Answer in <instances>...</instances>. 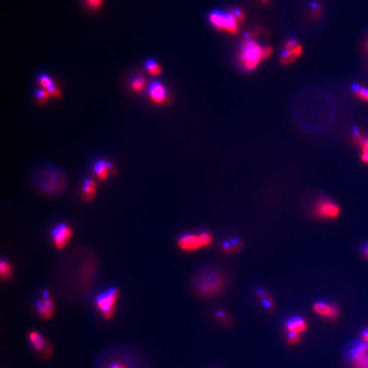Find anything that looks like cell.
<instances>
[{"mask_svg": "<svg viewBox=\"0 0 368 368\" xmlns=\"http://www.w3.org/2000/svg\"><path fill=\"white\" fill-rule=\"evenodd\" d=\"M263 49L253 39H247L244 41L240 52V63L244 69L252 71L255 69L263 58Z\"/></svg>", "mask_w": 368, "mask_h": 368, "instance_id": "obj_3", "label": "cell"}, {"mask_svg": "<svg viewBox=\"0 0 368 368\" xmlns=\"http://www.w3.org/2000/svg\"><path fill=\"white\" fill-rule=\"evenodd\" d=\"M315 213L322 219H336L340 215V207L330 199H321L315 204Z\"/></svg>", "mask_w": 368, "mask_h": 368, "instance_id": "obj_7", "label": "cell"}, {"mask_svg": "<svg viewBox=\"0 0 368 368\" xmlns=\"http://www.w3.org/2000/svg\"><path fill=\"white\" fill-rule=\"evenodd\" d=\"M363 255L365 256L366 258L368 259V243L365 244L363 247Z\"/></svg>", "mask_w": 368, "mask_h": 368, "instance_id": "obj_33", "label": "cell"}, {"mask_svg": "<svg viewBox=\"0 0 368 368\" xmlns=\"http://www.w3.org/2000/svg\"><path fill=\"white\" fill-rule=\"evenodd\" d=\"M73 236V230L68 224L60 223L51 231V238L54 246L57 249L62 250L69 244Z\"/></svg>", "mask_w": 368, "mask_h": 368, "instance_id": "obj_8", "label": "cell"}, {"mask_svg": "<svg viewBox=\"0 0 368 368\" xmlns=\"http://www.w3.org/2000/svg\"><path fill=\"white\" fill-rule=\"evenodd\" d=\"M87 4L92 9H98L101 7L102 0H87Z\"/></svg>", "mask_w": 368, "mask_h": 368, "instance_id": "obj_29", "label": "cell"}, {"mask_svg": "<svg viewBox=\"0 0 368 368\" xmlns=\"http://www.w3.org/2000/svg\"><path fill=\"white\" fill-rule=\"evenodd\" d=\"M39 81L42 87L45 91L50 92L51 95H56V96H60L61 95L60 90L56 87V85L54 84L53 81L48 75H44V74L39 75Z\"/></svg>", "mask_w": 368, "mask_h": 368, "instance_id": "obj_17", "label": "cell"}, {"mask_svg": "<svg viewBox=\"0 0 368 368\" xmlns=\"http://www.w3.org/2000/svg\"><path fill=\"white\" fill-rule=\"evenodd\" d=\"M362 338H363V341L367 342L368 344V328L363 331Z\"/></svg>", "mask_w": 368, "mask_h": 368, "instance_id": "obj_32", "label": "cell"}, {"mask_svg": "<svg viewBox=\"0 0 368 368\" xmlns=\"http://www.w3.org/2000/svg\"><path fill=\"white\" fill-rule=\"evenodd\" d=\"M109 368H125V367L124 365H122V364H113Z\"/></svg>", "mask_w": 368, "mask_h": 368, "instance_id": "obj_35", "label": "cell"}, {"mask_svg": "<svg viewBox=\"0 0 368 368\" xmlns=\"http://www.w3.org/2000/svg\"><path fill=\"white\" fill-rule=\"evenodd\" d=\"M96 195V184L92 179H86L82 185V196L86 201H92Z\"/></svg>", "mask_w": 368, "mask_h": 368, "instance_id": "obj_16", "label": "cell"}, {"mask_svg": "<svg viewBox=\"0 0 368 368\" xmlns=\"http://www.w3.org/2000/svg\"><path fill=\"white\" fill-rule=\"evenodd\" d=\"M357 143L359 144L363 150V154H368V137H363L357 140Z\"/></svg>", "mask_w": 368, "mask_h": 368, "instance_id": "obj_28", "label": "cell"}, {"mask_svg": "<svg viewBox=\"0 0 368 368\" xmlns=\"http://www.w3.org/2000/svg\"><path fill=\"white\" fill-rule=\"evenodd\" d=\"M353 91L357 97L360 98L363 101L368 102V89L366 87H361L358 85H355L353 87Z\"/></svg>", "mask_w": 368, "mask_h": 368, "instance_id": "obj_21", "label": "cell"}, {"mask_svg": "<svg viewBox=\"0 0 368 368\" xmlns=\"http://www.w3.org/2000/svg\"><path fill=\"white\" fill-rule=\"evenodd\" d=\"M35 304L42 317L48 319L53 315L54 302L51 298L49 291H43V299L37 300Z\"/></svg>", "mask_w": 368, "mask_h": 368, "instance_id": "obj_11", "label": "cell"}, {"mask_svg": "<svg viewBox=\"0 0 368 368\" xmlns=\"http://www.w3.org/2000/svg\"><path fill=\"white\" fill-rule=\"evenodd\" d=\"M145 79L143 76H138V77L135 78L131 82V88H132L134 92H142L145 87Z\"/></svg>", "mask_w": 368, "mask_h": 368, "instance_id": "obj_22", "label": "cell"}, {"mask_svg": "<svg viewBox=\"0 0 368 368\" xmlns=\"http://www.w3.org/2000/svg\"><path fill=\"white\" fill-rule=\"evenodd\" d=\"M194 285L199 294L213 296L223 289L224 279L217 271H205L197 275Z\"/></svg>", "mask_w": 368, "mask_h": 368, "instance_id": "obj_2", "label": "cell"}, {"mask_svg": "<svg viewBox=\"0 0 368 368\" xmlns=\"http://www.w3.org/2000/svg\"><path fill=\"white\" fill-rule=\"evenodd\" d=\"M239 247H240L239 241H231L230 243H225L223 245L224 252H228V253L235 252V251L239 249Z\"/></svg>", "mask_w": 368, "mask_h": 368, "instance_id": "obj_25", "label": "cell"}, {"mask_svg": "<svg viewBox=\"0 0 368 368\" xmlns=\"http://www.w3.org/2000/svg\"><path fill=\"white\" fill-rule=\"evenodd\" d=\"M145 67L149 74L153 75V76H158V75H161V72H162L161 66L159 65V63L155 60L146 61Z\"/></svg>", "mask_w": 368, "mask_h": 368, "instance_id": "obj_19", "label": "cell"}, {"mask_svg": "<svg viewBox=\"0 0 368 368\" xmlns=\"http://www.w3.org/2000/svg\"><path fill=\"white\" fill-rule=\"evenodd\" d=\"M367 352H368V343L363 340L357 341L353 343L348 349L346 357L350 362L353 363L354 361L358 359L359 357H362Z\"/></svg>", "mask_w": 368, "mask_h": 368, "instance_id": "obj_13", "label": "cell"}, {"mask_svg": "<svg viewBox=\"0 0 368 368\" xmlns=\"http://www.w3.org/2000/svg\"><path fill=\"white\" fill-rule=\"evenodd\" d=\"M352 363L354 368H368V352L354 361Z\"/></svg>", "mask_w": 368, "mask_h": 368, "instance_id": "obj_24", "label": "cell"}, {"mask_svg": "<svg viewBox=\"0 0 368 368\" xmlns=\"http://www.w3.org/2000/svg\"><path fill=\"white\" fill-rule=\"evenodd\" d=\"M149 97L155 103L162 104L167 101V93L166 87L159 81H154L149 86Z\"/></svg>", "mask_w": 368, "mask_h": 368, "instance_id": "obj_12", "label": "cell"}, {"mask_svg": "<svg viewBox=\"0 0 368 368\" xmlns=\"http://www.w3.org/2000/svg\"><path fill=\"white\" fill-rule=\"evenodd\" d=\"M212 243V236L208 232L199 234L186 233L181 235L178 241V246L184 252H195L203 247H207Z\"/></svg>", "mask_w": 368, "mask_h": 368, "instance_id": "obj_4", "label": "cell"}, {"mask_svg": "<svg viewBox=\"0 0 368 368\" xmlns=\"http://www.w3.org/2000/svg\"><path fill=\"white\" fill-rule=\"evenodd\" d=\"M302 53V47L295 39H289L285 44V51L282 54L280 62L284 65H287L297 59Z\"/></svg>", "mask_w": 368, "mask_h": 368, "instance_id": "obj_10", "label": "cell"}, {"mask_svg": "<svg viewBox=\"0 0 368 368\" xmlns=\"http://www.w3.org/2000/svg\"><path fill=\"white\" fill-rule=\"evenodd\" d=\"M261 1H263V2L265 3H267L268 2H269V0H261Z\"/></svg>", "mask_w": 368, "mask_h": 368, "instance_id": "obj_36", "label": "cell"}, {"mask_svg": "<svg viewBox=\"0 0 368 368\" xmlns=\"http://www.w3.org/2000/svg\"><path fill=\"white\" fill-rule=\"evenodd\" d=\"M301 340V334L297 333H287V342L289 345H295Z\"/></svg>", "mask_w": 368, "mask_h": 368, "instance_id": "obj_26", "label": "cell"}, {"mask_svg": "<svg viewBox=\"0 0 368 368\" xmlns=\"http://www.w3.org/2000/svg\"><path fill=\"white\" fill-rule=\"evenodd\" d=\"M119 297V291L116 288H110L100 294L95 299V305L106 318H111L115 311L116 302Z\"/></svg>", "mask_w": 368, "mask_h": 368, "instance_id": "obj_6", "label": "cell"}, {"mask_svg": "<svg viewBox=\"0 0 368 368\" xmlns=\"http://www.w3.org/2000/svg\"><path fill=\"white\" fill-rule=\"evenodd\" d=\"M0 273L3 279H9L12 275L11 265L5 259H2L0 263Z\"/></svg>", "mask_w": 368, "mask_h": 368, "instance_id": "obj_20", "label": "cell"}, {"mask_svg": "<svg viewBox=\"0 0 368 368\" xmlns=\"http://www.w3.org/2000/svg\"><path fill=\"white\" fill-rule=\"evenodd\" d=\"M29 340L33 347L38 351H44L46 349L47 343L44 337L39 333L33 332L29 334Z\"/></svg>", "mask_w": 368, "mask_h": 368, "instance_id": "obj_18", "label": "cell"}, {"mask_svg": "<svg viewBox=\"0 0 368 368\" xmlns=\"http://www.w3.org/2000/svg\"><path fill=\"white\" fill-rule=\"evenodd\" d=\"M65 174L56 168H46L38 173L35 177V185L40 192L55 195L63 192L67 186Z\"/></svg>", "mask_w": 368, "mask_h": 368, "instance_id": "obj_1", "label": "cell"}, {"mask_svg": "<svg viewBox=\"0 0 368 368\" xmlns=\"http://www.w3.org/2000/svg\"><path fill=\"white\" fill-rule=\"evenodd\" d=\"M313 310L318 315L329 320H335L339 315V307L325 301H318L315 303L313 305Z\"/></svg>", "mask_w": 368, "mask_h": 368, "instance_id": "obj_9", "label": "cell"}, {"mask_svg": "<svg viewBox=\"0 0 368 368\" xmlns=\"http://www.w3.org/2000/svg\"><path fill=\"white\" fill-rule=\"evenodd\" d=\"M209 21L213 27L218 29L225 30L233 34L237 33L240 21L236 17L235 12H213L209 16Z\"/></svg>", "mask_w": 368, "mask_h": 368, "instance_id": "obj_5", "label": "cell"}, {"mask_svg": "<svg viewBox=\"0 0 368 368\" xmlns=\"http://www.w3.org/2000/svg\"><path fill=\"white\" fill-rule=\"evenodd\" d=\"M94 173L96 178L101 181H105L108 179L110 173L113 172V165L106 161H99L94 164Z\"/></svg>", "mask_w": 368, "mask_h": 368, "instance_id": "obj_14", "label": "cell"}, {"mask_svg": "<svg viewBox=\"0 0 368 368\" xmlns=\"http://www.w3.org/2000/svg\"><path fill=\"white\" fill-rule=\"evenodd\" d=\"M273 52V50L271 47H265L263 49V58L264 59H267L269 57H271Z\"/></svg>", "mask_w": 368, "mask_h": 368, "instance_id": "obj_30", "label": "cell"}, {"mask_svg": "<svg viewBox=\"0 0 368 368\" xmlns=\"http://www.w3.org/2000/svg\"><path fill=\"white\" fill-rule=\"evenodd\" d=\"M257 294L261 298L265 308H267V309H272L273 308V301L271 300V297L270 296H268L267 292L259 290Z\"/></svg>", "mask_w": 368, "mask_h": 368, "instance_id": "obj_23", "label": "cell"}, {"mask_svg": "<svg viewBox=\"0 0 368 368\" xmlns=\"http://www.w3.org/2000/svg\"><path fill=\"white\" fill-rule=\"evenodd\" d=\"M36 95H37V97L39 99V102H42V103H43V102H45V101H47L48 98L50 97V96L52 95H51L50 92H48L47 91H45V90H39V91L37 92Z\"/></svg>", "mask_w": 368, "mask_h": 368, "instance_id": "obj_27", "label": "cell"}, {"mask_svg": "<svg viewBox=\"0 0 368 368\" xmlns=\"http://www.w3.org/2000/svg\"><path fill=\"white\" fill-rule=\"evenodd\" d=\"M285 327H286L287 333L301 334L307 329L308 325H307V322L303 320V318L297 316V317H292L290 320H288Z\"/></svg>", "mask_w": 368, "mask_h": 368, "instance_id": "obj_15", "label": "cell"}, {"mask_svg": "<svg viewBox=\"0 0 368 368\" xmlns=\"http://www.w3.org/2000/svg\"><path fill=\"white\" fill-rule=\"evenodd\" d=\"M216 315H217V319H218L219 321H228V319H227V315H226V313H224V312H217V314H216Z\"/></svg>", "mask_w": 368, "mask_h": 368, "instance_id": "obj_31", "label": "cell"}, {"mask_svg": "<svg viewBox=\"0 0 368 368\" xmlns=\"http://www.w3.org/2000/svg\"><path fill=\"white\" fill-rule=\"evenodd\" d=\"M367 50H368V43H367Z\"/></svg>", "mask_w": 368, "mask_h": 368, "instance_id": "obj_37", "label": "cell"}, {"mask_svg": "<svg viewBox=\"0 0 368 368\" xmlns=\"http://www.w3.org/2000/svg\"><path fill=\"white\" fill-rule=\"evenodd\" d=\"M362 161L364 163L368 164V154H363V155H362Z\"/></svg>", "mask_w": 368, "mask_h": 368, "instance_id": "obj_34", "label": "cell"}]
</instances>
